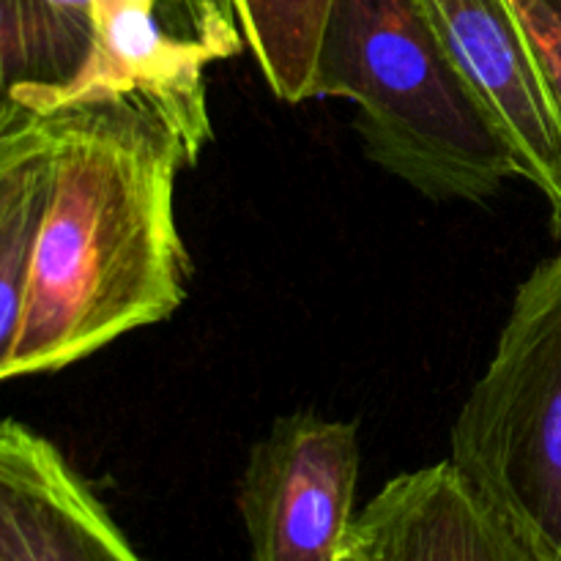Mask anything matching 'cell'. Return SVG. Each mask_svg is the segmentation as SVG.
Wrapping results in <instances>:
<instances>
[{
  "label": "cell",
  "mask_w": 561,
  "mask_h": 561,
  "mask_svg": "<svg viewBox=\"0 0 561 561\" xmlns=\"http://www.w3.org/2000/svg\"><path fill=\"white\" fill-rule=\"evenodd\" d=\"M168 124L131 96L53 113V151L9 378L58 373L181 307L190 255Z\"/></svg>",
  "instance_id": "obj_1"
},
{
  "label": "cell",
  "mask_w": 561,
  "mask_h": 561,
  "mask_svg": "<svg viewBox=\"0 0 561 561\" xmlns=\"http://www.w3.org/2000/svg\"><path fill=\"white\" fill-rule=\"evenodd\" d=\"M316 99L356 104L367 159L431 201L485 203L518 175L422 0H334Z\"/></svg>",
  "instance_id": "obj_2"
},
{
  "label": "cell",
  "mask_w": 561,
  "mask_h": 561,
  "mask_svg": "<svg viewBox=\"0 0 561 561\" xmlns=\"http://www.w3.org/2000/svg\"><path fill=\"white\" fill-rule=\"evenodd\" d=\"M449 460L542 561H561V252L515 294Z\"/></svg>",
  "instance_id": "obj_3"
},
{
  "label": "cell",
  "mask_w": 561,
  "mask_h": 561,
  "mask_svg": "<svg viewBox=\"0 0 561 561\" xmlns=\"http://www.w3.org/2000/svg\"><path fill=\"white\" fill-rule=\"evenodd\" d=\"M359 431L312 411L279 416L239 482L250 561H340L354 526Z\"/></svg>",
  "instance_id": "obj_4"
},
{
  "label": "cell",
  "mask_w": 561,
  "mask_h": 561,
  "mask_svg": "<svg viewBox=\"0 0 561 561\" xmlns=\"http://www.w3.org/2000/svg\"><path fill=\"white\" fill-rule=\"evenodd\" d=\"M515 162L561 236V121L510 0H422Z\"/></svg>",
  "instance_id": "obj_5"
},
{
  "label": "cell",
  "mask_w": 561,
  "mask_h": 561,
  "mask_svg": "<svg viewBox=\"0 0 561 561\" xmlns=\"http://www.w3.org/2000/svg\"><path fill=\"white\" fill-rule=\"evenodd\" d=\"M162 0H93V44L85 66L44 115L75 104L131 96L146 102L197 164L211 140L206 110V66L211 55L181 38L159 16Z\"/></svg>",
  "instance_id": "obj_6"
},
{
  "label": "cell",
  "mask_w": 561,
  "mask_h": 561,
  "mask_svg": "<svg viewBox=\"0 0 561 561\" xmlns=\"http://www.w3.org/2000/svg\"><path fill=\"white\" fill-rule=\"evenodd\" d=\"M340 561H542L453 460L389 480L354 518Z\"/></svg>",
  "instance_id": "obj_7"
},
{
  "label": "cell",
  "mask_w": 561,
  "mask_h": 561,
  "mask_svg": "<svg viewBox=\"0 0 561 561\" xmlns=\"http://www.w3.org/2000/svg\"><path fill=\"white\" fill-rule=\"evenodd\" d=\"M0 561H142L53 442L0 420Z\"/></svg>",
  "instance_id": "obj_8"
},
{
  "label": "cell",
  "mask_w": 561,
  "mask_h": 561,
  "mask_svg": "<svg viewBox=\"0 0 561 561\" xmlns=\"http://www.w3.org/2000/svg\"><path fill=\"white\" fill-rule=\"evenodd\" d=\"M93 44V22L47 0H0V126L44 115L75 82Z\"/></svg>",
  "instance_id": "obj_9"
},
{
  "label": "cell",
  "mask_w": 561,
  "mask_h": 561,
  "mask_svg": "<svg viewBox=\"0 0 561 561\" xmlns=\"http://www.w3.org/2000/svg\"><path fill=\"white\" fill-rule=\"evenodd\" d=\"M334 0H233L244 47L285 104L312 99L318 49Z\"/></svg>",
  "instance_id": "obj_10"
},
{
  "label": "cell",
  "mask_w": 561,
  "mask_h": 561,
  "mask_svg": "<svg viewBox=\"0 0 561 561\" xmlns=\"http://www.w3.org/2000/svg\"><path fill=\"white\" fill-rule=\"evenodd\" d=\"M47 181L49 159L31 195L20 206V211L0 230V381L9 378V362L11 354H14L16 337H20L33 239H36L44 197H47Z\"/></svg>",
  "instance_id": "obj_11"
},
{
  "label": "cell",
  "mask_w": 561,
  "mask_h": 561,
  "mask_svg": "<svg viewBox=\"0 0 561 561\" xmlns=\"http://www.w3.org/2000/svg\"><path fill=\"white\" fill-rule=\"evenodd\" d=\"M53 151V115L25 113L0 126V230L36 186Z\"/></svg>",
  "instance_id": "obj_12"
},
{
  "label": "cell",
  "mask_w": 561,
  "mask_h": 561,
  "mask_svg": "<svg viewBox=\"0 0 561 561\" xmlns=\"http://www.w3.org/2000/svg\"><path fill=\"white\" fill-rule=\"evenodd\" d=\"M170 31L201 44L211 60H228L244 49L233 0H168Z\"/></svg>",
  "instance_id": "obj_13"
},
{
  "label": "cell",
  "mask_w": 561,
  "mask_h": 561,
  "mask_svg": "<svg viewBox=\"0 0 561 561\" xmlns=\"http://www.w3.org/2000/svg\"><path fill=\"white\" fill-rule=\"evenodd\" d=\"M561 121V0H510Z\"/></svg>",
  "instance_id": "obj_14"
}]
</instances>
